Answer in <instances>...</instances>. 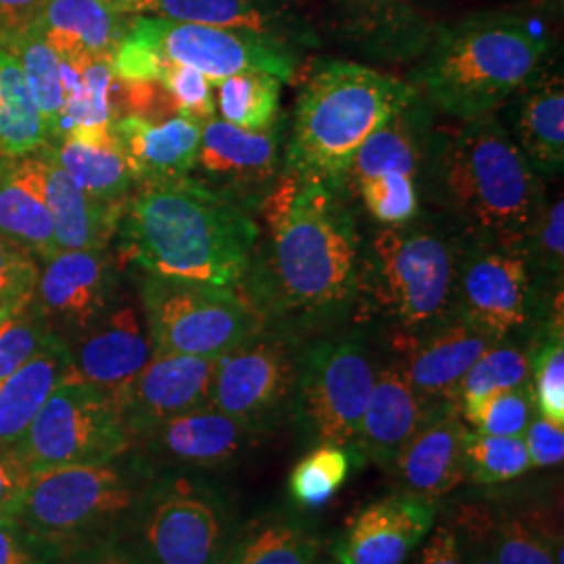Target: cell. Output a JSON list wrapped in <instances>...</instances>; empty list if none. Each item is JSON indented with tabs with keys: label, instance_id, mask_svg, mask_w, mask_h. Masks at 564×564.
I'll list each match as a JSON object with an SVG mask.
<instances>
[{
	"label": "cell",
	"instance_id": "obj_30",
	"mask_svg": "<svg viewBox=\"0 0 564 564\" xmlns=\"http://www.w3.org/2000/svg\"><path fill=\"white\" fill-rule=\"evenodd\" d=\"M431 137L433 132L416 95L414 101L408 102L400 113H395L358 149L343 184H354L391 172L412 176L419 184L429 155Z\"/></svg>",
	"mask_w": 564,
	"mask_h": 564
},
{
	"label": "cell",
	"instance_id": "obj_42",
	"mask_svg": "<svg viewBox=\"0 0 564 564\" xmlns=\"http://www.w3.org/2000/svg\"><path fill=\"white\" fill-rule=\"evenodd\" d=\"M464 468L468 484L494 487L521 479L531 463L523 437H498L468 429L464 435Z\"/></svg>",
	"mask_w": 564,
	"mask_h": 564
},
{
	"label": "cell",
	"instance_id": "obj_2",
	"mask_svg": "<svg viewBox=\"0 0 564 564\" xmlns=\"http://www.w3.org/2000/svg\"><path fill=\"white\" fill-rule=\"evenodd\" d=\"M120 256L147 274L235 286L260 239L251 209L181 176L141 182L118 224Z\"/></svg>",
	"mask_w": 564,
	"mask_h": 564
},
{
	"label": "cell",
	"instance_id": "obj_33",
	"mask_svg": "<svg viewBox=\"0 0 564 564\" xmlns=\"http://www.w3.org/2000/svg\"><path fill=\"white\" fill-rule=\"evenodd\" d=\"M0 237L20 245L41 263L59 251L53 218L36 182L25 174L20 158L7 155H0Z\"/></svg>",
	"mask_w": 564,
	"mask_h": 564
},
{
	"label": "cell",
	"instance_id": "obj_43",
	"mask_svg": "<svg viewBox=\"0 0 564 564\" xmlns=\"http://www.w3.org/2000/svg\"><path fill=\"white\" fill-rule=\"evenodd\" d=\"M524 256L533 279L547 276L563 282L564 265V202L563 195L545 199L540 205L533 223L524 232Z\"/></svg>",
	"mask_w": 564,
	"mask_h": 564
},
{
	"label": "cell",
	"instance_id": "obj_41",
	"mask_svg": "<svg viewBox=\"0 0 564 564\" xmlns=\"http://www.w3.org/2000/svg\"><path fill=\"white\" fill-rule=\"evenodd\" d=\"M529 354V387L542 419L564 426L563 310L552 314L542 337Z\"/></svg>",
	"mask_w": 564,
	"mask_h": 564
},
{
	"label": "cell",
	"instance_id": "obj_14",
	"mask_svg": "<svg viewBox=\"0 0 564 564\" xmlns=\"http://www.w3.org/2000/svg\"><path fill=\"white\" fill-rule=\"evenodd\" d=\"M535 307L538 289L523 247L470 239L456 284L454 314L494 341H506L531 324Z\"/></svg>",
	"mask_w": 564,
	"mask_h": 564
},
{
	"label": "cell",
	"instance_id": "obj_19",
	"mask_svg": "<svg viewBox=\"0 0 564 564\" xmlns=\"http://www.w3.org/2000/svg\"><path fill=\"white\" fill-rule=\"evenodd\" d=\"M214 358L153 354L116 400L132 442L153 424L209 403Z\"/></svg>",
	"mask_w": 564,
	"mask_h": 564
},
{
	"label": "cell",
	"instance_id": "obj_11",
	"mask_svg": "<svg viewBox=\"0 0 564 564\" xmlns=\"http://www.w3.org/2000/svg\"><path fill=\"white\" fill-rule=\"evenodd\" d=\"M375 377L372 356L358 333L302 347L291 419L303 442L354 449Z\"/></svg>",
	"mask_w": 564,
	"mask_h": 564
},
{
	"label": "cell",
	"instance_id": "obj_52",
	"mask_svg": "<svg viewBox=\"0 0 564 564\" xmlns=\"http://www.w3.org/2000/svg\"><path fill=\"white\" fill-rule=\"evenodd\" d=\"M30 481L32 475L15 449L0 445V517L15 514Z\"/></svg>",
	"mask_w": 564,
	"mask_h": 564
},
{
	"label": "cell",
	"instance_id": "obj_24",
	"mask_svg": "<svg viewBox=\"0 0 564 564\" xmlns=\"http://www.w3.org/2000/svg\"><path fill=\"white\" fill-rule=\"evenodd\" d=\"M460 410L447 405L437 410L421 431L403 445L393 470L403 491L426 502H437L466 481L464 435Z\"/></svg>",
	"mask_w": 564,
	"mask_h": 564
},
{
	"label": "cell",
	"instance_id": "obj_26",
	"mask_svg": "<svg viewBox=\"0 0 564 564\" xmlns=\"http://www.w3.org/2000/svg\"><path fill=\"white\" fill-rule=\"evenodd\" d=\"M134 15L120 13L105 0H46L32 28L59 59H113Z\"/></svg>",
	"mask_w": 564,
	"mask_h": 564
},
{
	"label": "cell",
	"instance_id": "obj_29",
	"mask_svg": "<svg viewBox=\"0 0 564 564\" xmlns=\"http://www.w3.org/2000/svg\"><path fill=\"white\" fill-rule=\"evenodd\" d=\"M519 93L510 134L540 176H556L564 165L563 76L538 74Z\"/></svg>",
	"mask_w": 564,
	"mask_h": 564
},
{
	"label": "cell",
	"instance_id": "obj_46",
	"mask_svg": "<svg viewBox=\"0 0 564 564\" xmlns=\"http://www.w3.org/2000/svg\"><path fill=\"white\" fill-rule=\"evenodd\" d=\"M53 335L30 303L15 312L0 326V383L28 362Z\"/></svg>",
	"mask_w": 564,
	"mask_h": 564
},
{
	"label": "cell",
	"instance_id": "obj_35",
	"mask_svg": "<svg viewBox=\"0 0 564 564\" xmlns=\"http://www.w3.org/2000/svg\"><path fill=\"white\" fill-rule=\"evenodd\" d=\"M61 82L65 102L57 139L72 130H109L113 121L120 120V80L109 61L93 57L61 59Z\"/></svg>",
	"mask_w": 564,
	"mask_h": 564
},
{
	"label": "cell",
	"instance_id": "obj_45",
	"mask_svg": "<svg viewBox=\"0 0 564 564\" xmlns=\"http://www.w3.org/2000/svg\"><path fill=\"white\" fill-rule=\"evenodd\" d=\"M535 403L529 383L487 398L464 423L485 435L523 437L533 419Z\"/></svg>",
	"mask_w": 564,
	"mask_h": 564
},
{
	"label": "cell",
	"instance_id": "obj_12",
	"mask_svg": "<svg viewBox=\"0 0 564 564\" xmlns=\"http://www.w3.org/2000/svg\"><path fill=\"white\" fill-rule=\"evenodd\" d=\"M13 449L36 477L118 458L132 449V435L116 400L76 377L53 391Z\"/></svg>",
	"mask_w": 564,
	"mask_h": 564
},
{
	"label": "cell",
	"instance_id": "obj_39",
	"mask_svg": "<svg viewBox=\"0 0 564 564\" xmlns=\"http://www.w3.org/2000/svg\"><path fill=\"white\" fill-rule=\"evenodd\" d=\"M354 449L341 445H312L289 475L291 505L302 512L321 510L328 505L347 484L354 468Z\"/></svg>",
	"mask_w": 564,
	"mask_h": 564
},
{
	"label": "cell",
	"instance_id": "obj_17",
	"mask_svg": "<svg viewBox=\"0 0 564 564\" xmlns=\"http://www.w3.org/2000/svg\"><path fill=\"white\" fill-rule=\"evenodd\" d=\"M282 126L251 132L224 120L202 126V142L191 176L253 212L281 178Z\"/></svg>",
	"mask_w": 564,
	"mask_h": 564
},
{
	"label": "cell",
	"instance_id": "obj_57",
	"mask_svg": "<svg viewBox=\"0 0 564 564\" xmlns=\"http://www.w3.org/2000/svg\"><path fill=\"white\" fill-rule=\"evenodd\" d=\"M25 307V305H23ZM23 307H13V305H0V326L7 323L15 312H20Z\"/></svg>",
	"mask_w": 564,
	"mask_h": 564
},
{
	"label": "cell",
	"instance_id": "obj_36",
	"mask_svg": "<svg viewBox=\"0 0 564 564\" xmlns=\"http://www.w3.org/2000/svg\"><path fill=\"white\" fill-rule=\"evenodd\" d=\"M51 141L20 63L0 48V155L21 158Z\"/></svg>",
	"mask_w": 564,
	"mask_h": 564
},
{
	"label": "cell",
	"instance_id": "obj_27",
	"mask_svg": "<svg viewBox=\"0 0 564 564\" xmlns=\"http://www.w3.org/2000/svg\"><path fill=\"white\" fill-rule=\"evenodd\" d=\"M76 377L69 345L53 335L28 362L0 383V445L18 444L53 391Z\"/></svg>",
	"mask_w": 564,
	"mask_h": 564
},
{
	"label": "cell",
	"instance_id": "obj_10",
	"mask_svg": "<svg viewBox=\"0 0 564 564\" xmlns=\"http://www.w3.org/2000/svg\"><path fill=\"white\" fill-rule=\"evenodd\" d=\"M141 310L153 354L218 360L265 328L260 312L235 286L147 274Z\"/></svg>",
	"mask_w": 564,
	"mask_h": 564
},
{
	"label": "cell",
	"instance_id": "obj_6",
	"mask_svg": "<svg viewBox=\"0 0 564 564\" xmlns=\"http://www.w3.org/2000/svg\"><path fill=\"white\" fill-rule=\"evenodd\" d=\"M470 237L423 220L383 226L360 260L364 310L402 339L454 316L456 284Z\"/></svg>",
	"mask_w": 564,
	"mask_h": 564
},
{
	"label": "cell",
	"instance_id": "obj_51",
	"mask_svg": "<svg viewBox=\"0 0 564 564\" xmlns=\"http://www.w3.org/2000/svg\"><path fill=\"white\" fill-rule=\"evenodd\" d=\"M531 468H556L564 460V426L542 416L531 419L523 435Z\"/></svg>",
	"mask_w": 564,
	"mask_h": 564
},
{
	"label": "cell",
	"instance_id": "obj_58",
	"mask_svg": "<svg viewBox=\"0 0 564 564\" xmlns=\"http://www.w3.org/2000/svg\"><path fill=\"white\" fill-rule=\"evenodd\" d=\"M326 564H339V563H326Z\"/></svg>",
	"mask_w": 564,
	"mask_h": 564
},
{
	"label": "cell",
	"instance_id": "obj_53",
	"mask_svg": "<svg viewBox=\"0 0 564 564\" xmlns=\"http://www.w3.org/2000/svg\"><path fill=\"white\" fill-rule=\"evenodd\" d=\"M53 564H144L132 545L123 540H109L61 554Z\"/></svg>",
	"mask_w": 564,
	"mask_h": 564
},
{
	"label": "cell",
	"instance_id": "obj_38",
	"mask_svg": "<svg viewBox=\"0 0 564 564\" xmlns=\"http://www.w3.org/2000/svg\"><path fill=\"white\" fill-rule=\"evenodd\" d=\"M224 121L263 132L281 126L282 80L265 72H241L216 84Z\"/></svg>",
	"mask_w": 564,
	"mask_h": 564
},
{
	"label": "cell",
	"instance_id": "obj_56",
	"mask_svg": "<svg viewBox=\"0 0 564 564\" xmlns=\"http://www.w3.org/2000/svg\"><path fill=\"white\" fill-rule=\"evenodd\" d=\"M105 2H109L113 9H118L126 15H137V9H139V0H105Z\"/></svg>",
	"mask_w": 564,
	"mask_h": 564
},
{
	"label": "cell",
	"instance_id": "obj_47",
	"mask_svg": "<svg viewBox=\"0 0 564 564\" xmlns=\"http://www.w3.org/2000/svg\"><path fill=\"white\" fill-rule=\"evenodd\" d=\"M160 82L172 99L176 116L199 126L216 118V102L212 93L214 86L202 72L186 65H167Z\"/></svg>",
	"mask_w": 564,
	"mask_h": 564
},
{
	"label": "cell",
	"instance_id": "obj_21",
	"mask_svg": "<svg viewBox=\"0 0 564 564\" xmlns=\"http://www.w3.org/2000/svg\"><path fill=\"white\" fill-rule=\"evenodd\" d=\"M69 351L78 379L118 400L153 358L141 307L118 300L99 323L69 343Z\"/></svg>",
	"mask_w": 564,
	"mask_h": 564
},
{
	"label": "cell",
	"instance_id": "obj_15",
	"mask_svg": "<svg viewBox=\"0 0 564 564\" xmlns=\"http://www.w3.org/2000/svg\"><path fill=\"white\" fill-rule=\"evenodd\" d=\"M118 291L120 270L107 249L57 251L41 263L30 307L69 345L116 305Z\"/></svg>",
	"mask_w": 564,
	"mask_h": 564
},
{
	"label": "cell",
	"instance_id": "obj_54",
	"mask_svg": "<svg viewBox=\"0 0 564 564\" xmlns=\"http://www.w3.org/2000/svg\"><path fill=\"white\" fill-rule=\"evenodd\" d=\"M431 538L423 545L416 564H464L463 545L456 527L445 521L431 529Z\"/></svg>",
	"mask_w": 564,
	"mask_h": 564
},
{
	"label": "cell",
	"instance_id": "obj_7",
	"mask_svg": "<svg viewBox=\"0 0 564 564\" xmlns=\"http://www.w3.org/2000/svg\"><path fill=\"white\" fill-rule=\"evenodd\" d=\"M153 475L134 449L105 463L46 470L32 477L15 517L53 558L123 540Z\"/></svg>",
	"mask_w": 564,
	"mask_h": 564
},
{
	"label": "cell",
	"instance_id": "obj_48",
	"mask_svg": "<svg viewBox=\"0 0 564 564\" xmlns=\"http://www.w3.org/2000/svg\"><path fill=\"white\" fill-rule=\"evenodd\" d=\"M39 274L41 262L32 253L0 237V305H28Z\"/></svg>",
	"mask_w": 564,
	"mask_h": 564
},
{
	"label": "cell",
	"instance_id": "obj_9",
	"mask_svg": "<svg viewBox=\"0 0 564 564\" xmlns=\"http://www.w3.org/2000/svg\"><path fill=\"white\" fill-rule=\"evenodd\" d=\"M167 65L193 67L212 86L241 72H265L289 82L297 69L284 42L241 30L134 15L111 59L116 78L160 82Z\"/></svg>",
	"mask_w": 564,
	"mask_h": 564
},
{
	"label": "cell",
	"instance_id": "obj_4",
	"mask_svg": "<svg viewBox=\"0 0 564 564\" xmlns=\"http://www.w3.org/2000/svg\"><path fill=\"white\" fill-rule=\"evenodd\" d=\"M416 95L412 84L360 63H324L295 107L282 172L343 184L358 149Z\"/></svg>",
	"mask_w": 564,
	"mask_h": 564
},
{
	"label": "cell",
	"instance_id": "obj_22",
	"mask_svg": "<svg viewBox=\"0 0 564 564\" xmlns=\"http://www.w3.org/2000/svg\"><path fill=\"white\" fill-rule=\"evenodd\" d=\"M21 167L36 182L46 203L59 251L72 249H107L116 237L123 207L97 202L84 193L74 178L61 167L48 144L21 155Z\"/></svg>",
	"mask_w": 564,
	"mask_h": 564
},
{
	"label": "cell",
	"instance_id": "obj_23",
	"mask_svg": "<svg viewBox=\"0 0 564 564\" xmlns=\"http://www.w3.org/2000/svg\"><path fill=\"white\" fill-rule=\"evenodd\" d=\"M437 410L442 408H431L419 398L405 377L402 362L383 366L377 370L358 435L354 440V454L360 463L391 468L403 445Z\"/></svg>",
	"mask_w": 564,
	"mask_h": 564
},
{
	"label": "cell",
	"instance_id": "obj_55",
	"mask_svg": "<svg viewBox=\"0 0 564 564\" xmlns=\"http://www.w3.org/2000/svg\"><path fill=\"white\" fill-rule=\"evenodd\" d=\"M46 0H0V39L30 28Z\"/></svg>",
	"mask_w": 564,
	"mask_h": 564
},
{
	"label": "cell",
	"instance_id": "obj_18",
	"mask_svg": "<svg viewBox=\"0 0 564 564\" xmlns=\"http://www.w3.org/2000/svg\"><path fill=\"white\" fill-rule=\"evenodd\" d=\"M437 505L398 491L362 508L333 545L339 564H403L423 544Z\"/></svg>",
	"mask_w": 564,
	"mask_h": 564
},
{
	"label": "cell",
	"instance_id": "obj_13",
	"mask_svg": "<svg viewBox=\"0 0 564 564\" xmlns=\"http://www.w3.org/2000/svg\"><path fill=\"white\" fill-rule=\"evenodd\" d=\"M300 356L295 335L263 328L216 360L209 403L260 435L270 433L291 416Z\"/></svg>",
	"mask_w": 564,
	"mask_h": 564
},
{
	"label": "cell",
	"instance_id": "obj_37",
	"mask_svg": "<svg viewBox=\"0 0 564 564\" xmlns=\"http://www.w3.org/2000/svg\"><path fill=\"white\" fill-rule=\"evenodd\" d=\"M0 48H4L9 55H13V59L20 63L23 78L28 82V88L48 128V137L51 141H55L59 134L63 102H65L59 55L32 25L15 34L2 36Z\"/></svg>",
	"mask_w": 564,
	"mask_h": 564
},
{
	"label": "cell",
	"instance_id": "obj_25",
	"mask_svg": "<svg viewBox=\"0 0 564 564\" xmlns=\"http://www.w3.org/2000/svg\"><path fill=\"white\" fill-rule=\"evenodd\" d=\"M111 137L134 182L141 184L191 176L202 142V126L181 116L165 121L123 116L111 123Z\"/></svg>",
	"mask_w": 564,
	"mask_h": 564
},
{
	"label": "cell",
	"instance_id": "obj_28",
	"mask_svg": "<svg viewBox=\"0 0 564 564\" xmlns=\"http://www.w3.org/2000/svg\"><path fill=\"white\" fill-rule=\"evenodd\" d=\"M61 167L97 202L123 207L137 188L109 130H72L46 142Z\"/></svg>",
	"mask_w": 564,
	"mask_h": 564
},
{
	"label": "cell",
	"instance_id": "obj_31",
	"mask_svg": "<svg viewBox=\"0 0 564 564\" xmlns=\"http://www.w3.org/2000/svg\"><path fill=\"white\" fill-rule=\"evenodd\" d=\"M323 538L300 512L274 508L241 524L224 564H316Z\"/></svg>",
	"mask_w": 564,
	"mask_h": 564
},
{
	"label": "cell",
	"instance_id": "obj_34",
	"mask_svg": "<svg viewBox=\"0 0 564 564\" xmlns=\"http://www.w3.org/2000/svg\"><path fill=\"white\" fill-rule=\"evenodd\" d=\"M491 550L498 564H564L563 531L554 510L491 506Z\"/></svg>",
	"mask_w": 564,
	"mask_h": 564
},
{
	"label": "cell",
	"instance_id": "obj_8",
	"mask_svg": "<svg viewBox=\"0 0 564 564\" xmlns=\"http://www.w3.org/2000/svg\"><path fill=\"white\" fill-rule=\"evenodd\" d=\"M239 529L237 506L220 485L162 470L144 487L123 542L144 564H224Z\"/></svg>",
	"mask_w": 564,
	"mask_h": 564
},
{
	"label": "cell",
	"instance_id": "obj_3",
	"mask_svg": "<svg viewBox=\"0 0 564 564\" xmlns=\"http://www.w3.org/2000/svg\"><path fill=\"white\" fill-rule=\"evenodd\" d=\"M421 188L473 241L521 245L544 202V184L494 113L433 132Z\"/></svg>",
	"mask_w": 564,
	"mask_h": 564
},
{
	"label": "cell",
	"instance_id": "obj_16",
	"mask_svg": "<svg viewBox=\"0 0 564 564\" xmlns=\"http://www.w3.org/2000/svg\"><path fill=\"white\" fill-rule=\"evenodd\" d=\"M260 433L212 403L153 424L134 437L132 449L155 473H223L241 463L258 445Z\"/></svg>",
	"mask_w": 564,
	"mask_h": 564
},
{
	"label": "cell",
	"instance_id": "obj_50",
	"mask_svg": "<svg viewBox=\"0 0 564 564\" xmlns=\"http://www.w3.org/2000/svg\"><path fill=\"white\" fill-rule=\"evenodd\" d=\"M0 564H53V556L15 514H7L0 517Z\"/></svg>",
	"mask_w": 564,
	"mask_h": 564
},
{
	"label": "cell",
	"instance_id": "obj_49",
	"mask_svg": "<svg viewBox=\"0 0 564 564\" xmlns=\"http://www.w3.org/2000/svg\"><path fill=\"white\" fill-rule=\"evenodd\" d=\"M464 564H498L491 550V506L464 505L454 512Z\"/></svg>",
	"mask_w": 564,
	"mask_h": 564
},
{
	"label": "cell",
	"instance_id": "obj_44",
	"mask_svg": "<svg viewBox=\"0 0 564 564\" xmlns=\"http://www.w3.org/2000/svg\"><path fill=\"white\" fill-rule=\"evenodd\" d=\"M362 197L364 207L381 226L412 223L421 214L419 184L400 172L381 174L354 182Z\"/></svg>",
	"mask_w": 564,
	"mask_h": 564
},
{
	"label": "cell",
	"instance_id": "obj_20",
	"mask_svg": "<svg viewBox=\"0 0 564 564\" xmlns=\"http://www.w3.org/2000/svg\"><path fill=\"white\" fill-rule=\"evenodd\" d=\"M402 341L405 377L431 408H458V389L466 372L485 349L498 343L458 314Z\"/></svg>",
	"mask_w": 564,
	"mask_h": 564
},
{
	"label": "cell",
	"instance_id": "obj_5",
	"mask_svg": "<svg viewBox=\"0 0 564 564\" xmlns=\"http://www.w3.org/2000/svg\"><path fill=\"white\" fill-rule=\"evenodd\" d=\"M547 51V41L521 18L473 15L442 32L414 88L449 118H484L540 74Z\"/></svg>",
	"mask_w": 564,
	"mask_h": 564
},
{
	"label": "cell",
	"instance_id": "obj_1",
	"mask_svg": "<svg viewBox=\"0 0 564 564\" xmlns=\"http://www.w3.org/2000/svg\"><path fill=\"white\" fill-rule=\"evenodd\" d=\"M341 186L282 172L260 203L272 237L242 295L265 326L293 335V324L335 321L356 302L362 245Z\"/></svg>",
	"mask_w": 564,
	"mask_h": 564
},
{
	"label": "cell",
	"instance_id": "obj_40",
	"mask_svg": "<svg viewBox=\"0 0 564 564\" xmlns=\"http://www.w3.org/2000/svg\"><path fill=\"white\" fill-rule=\"evenodd\" d=\"M529 383V354L514 343H494L470 366L458 389V408L466 421L481 403L506 389Z\"/></svg>",
	"mask_w": 564,
	"mask_h": 564
},
{
	"label": "cell",
	"instance_id": "obj_32",
	"mask_svg": "<svg viewBox=\"0 0 564 564\" xmlns=\"http://www.w3.org/2000/svg\"><path fill=\"white\" fill-rule=\"evenodd\" d=\"M137 15L241 30L284 42L300 28L281 0H139Z\"/></svg>",
	"mask_w": 564,
	"mask_h": 564
}]
</instances>
